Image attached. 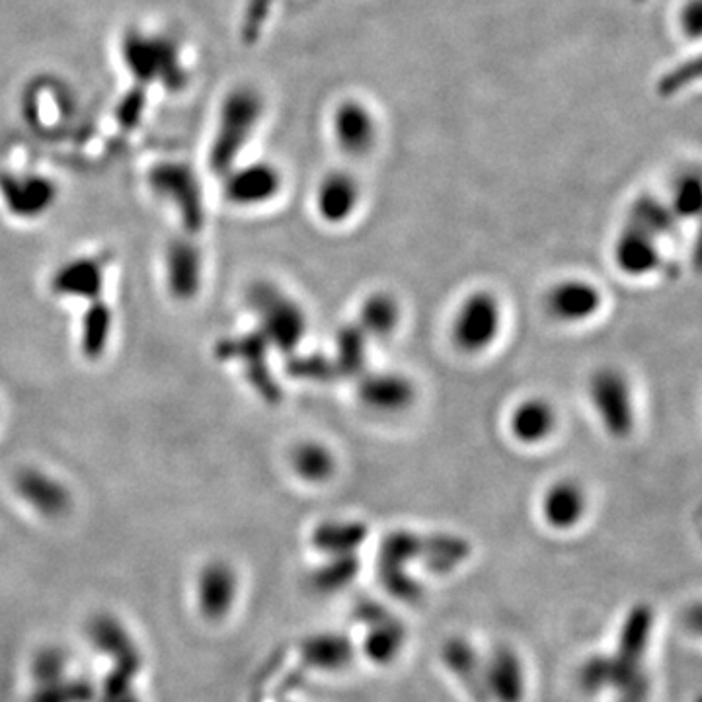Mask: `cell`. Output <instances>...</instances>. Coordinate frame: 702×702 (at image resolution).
<instances>
[{"instance_id": "cell-1", "label": "cell", "mask_w": 702, "mask_h": 702, "mask_svg": "<svg viewBox=\"0 0 702 702\" xmlns=\"http://www.w3.org/2000/svg\"><path fill=\"white\" fill-rule=\"evenodd\" d=\"M119 55L137 85L149 88L159 85L166 93H182L190 80L179 43L166 34H149L129 28L121 35Z\"/></svg>"}, {"instance_id": "cell-2", "label": "cell", "mask_w": 702, "mask_h": 702, "mask_svg": "<svg viewBox=\"0 0 702 702\" xmlns=\"http://www.w3.org/2000/svg\"><path fill=\"white\" fill-rule=\"evenodd\" d=\"M263 104L255 88L238 86L220 104L217 128L209 147V169L227 174L255 133L262 118Z\"/></svg>"}, {"instance_id": "cell-3", "label": "cell", "mask_w": 702, "mask_h": 702, "mask_svg": "<svg viewBox=\"0 0 702 702\" xmlns=\"http://www.w3.org/2000/svg\"><path fill=\"white\" fill-rule=\"evenodd\" d=\"M587 398L603 432L613 440H628L636 430L633 382L615 365H603L590 375Z\"/></svg>"}, {"instance_id": "cell-4", "label": "cell", "mask_w": 702, "mask_h": 702, "mask_svg": "<svg viewBox=\"0 0 702 702\" xmlns=\"http://www.w3.org/2000/svg\"><path fill=\"white\" fill-rule=\"evenodd\" d=\"M260 334L281 354L295 352L306 334V314L293 296L271 283H256L248 293Z\"/></svg>"}, {"instance_id": "cell-5", "label": "cell", "mask_w": 702, "mask_h": 702, "mask_svg": "<svg viewBox=\"0 0 702 702\" xmlns=\"http://www.w3.org/2000/svg\"><path fill=\"white\" fill-rule=\"evenodd\" d=\"M504 306L496 293L476 289L461 301L451 321V342L466 356L488 352L501 334Z\"/></svg>"}, {"instance_id": "cell-6", "label": "cell", "mask_w": 702, "mask_h": 702, "mask_svg": "<svg viewBox=\"0 0 702 702\" xmlns=\"http://www.w3.org/2000/svg\"><path fill=\"white\" fill-rule=\"evenodd\" d=\"M149 186L164 202L174 205L187 233L204 229V192L192 166L184 162H161L149 172Z\"/></svg>"}, {"instance_id": "cell-7", "label": "cell", "mask_w": 702, "mask_h": 702, "mask_svg": "<svg viewBox=\"0 0 702 702\" xmlns=\"http://www.w3.org/2000/svg\"><path fill=\"white\" fill-rule=\"evenodd\" d=\"M418 389L407 372L364 371L357 377V400L372 414L398 415L414 407Z\"/></svg>"}, {"instance_id": "cell-8", "label": "cell", "mask_w": 702, "mask_h": 702, "mask_svg": "<svg viewBox=\"0 0 702 702\" xmlns=\"http://www.w3.org/2000/svg\"><path fill=\"white\" fill-rule=\"evenodd\" d=\"M0 197L18 219H37L55 205L60 187L40 172H2Z\"/></svg>"}, {"instance_id": "cell-9", "label": "cell", "mask_w": 702, "mask_h": 702, "mask_svg": "<svg viewBox=\"0 0 702 702\" xmlns=\"http://www.w3.org/2000/svg\"><path fill=\"white\" fill-rule=\"evenodd\" d=\"M605 303L597 283L584 278H566L550 285L544 295V311L552 321L577 326L593 321Z\"/></svg>"}, {"instance_id": "cell-10", "label": "cell", "mask_w": 702, "mask_h": 702, "mask_svg": "<svg viewBox=\"0 0 702 702\" xmlns=\"http://www.w3.org/2000/svg\"><path fill=\"white\" fill-rule=\"evenodd\" d=\"M587 508V490L584 484L577 483L574 478H560L557 483L550 484L549 488L542 492L539 504L542 521L559 533H568L582 523Z\"/></svg>"}, {"instance_id": "cell-11", "label": "cell", "mask_w": 702, "mask_h": 702, "mask_svg": "<svg viewBox=\"0 0 702 702\" xmlns=\"http://www.w3.org/2000/svg\"><path fill=\"white\" fill-rule=\"evenodd\" d=\"M483 683L488 701H523L527 676L519 654L509 646H496L483 660Z\"/></svg>"}, {"instance_id": "cell-12", "label": "cell", "mask_w": 702, "mask_h": 702, "mask_svg": "<svg viewBox=\"0 0 702 702\" xmlns=\"http://www.w3.org/2000/svg\"><path fill=\"white\" fill-rule=\"evenodd\" d=\"M559 410L544 397H527L509 410L511 440L525 447L542 445L559 430Z\"/></svg>"}, {"instance_id": "cell-13", "label": "cell", "mask_w": 702, "mask_h": 702, "mask_svg": "<svg viewBox=\"0 0 702 702\" xmlns=\"http://www.w3.org/2000/svg\"><path fill=\"white\" fill-rule=\"evenodd\" d=\"M357 618L367 626L365 656L379 666H387L398 658L407 644V628L379 605L357 607Z\"/></svg>"}, {"instance_id": "cell-14", "label": "cell", "mask_w": 702, "mask_h": 702, "mask_svg": "<svg viewBox=\"0 0 702 702\" xmlns=\"http://www.w3.org/2000/svg\"><path fill=\"white\" fill-rule=\"evenodd\" d=\"M225 182V195L238 207H256L273 199L281 190V174L268 162H255L230 169Z\"/></svg>"}, {"instance_id": "cell-15", "label": "cell", "mask_w": 702, "mask_h": 702, "mask_svg": "<svg viewBox=\"0 0 702 702\" xmlns=\"http://www.w3.org/2000/svg\"><path fill=\"white\" fill-rule=\"evenodd\" d=\"M613 262L628 278H646L661 263L658 238L636 225H628L613 246Z\"/></svg>"}, {"instance_id": "cell-16", "label": "cell", "mask_w": 702, "mask_h": 702, "mask_svg": "<svg viewBox=\"0 0 702 702\" xmlns=\"http://www.w3.org/2000/svg\"><path fill=\"white\" fill-rule=\"evenodd\" d=\"M17 490L22 499L45 517H61L71 508V492L52 474L24 468L17 476Z\"/></svg>"}, {"instance_id": "cell-17", "label": "cell", "mask_w": 702, "mask_h": 702, "mask_svg": "<svg viewBox=\"0 0 702 702\" xmlns=\"http://www.w3.org/2000/svg\"><path fill=\"white\" fill-rule=\"evenodd\" d=\"M268 342L263 339L260 332L246 334L240 338L223 339L217 344V356L223 359H240L245 364L248 379L252 381L256 390L262 392L263 398H273L278 395L276 385L271 381L270 371L266 367V352Z\"/></svg>"}, {"instance_id": "cell-18", "label": "cell", "mask_w": 702, "mask_h": 702, "mask_svg": "<svg viewBox=\"0 0 702 702\" xmlns=\"http://www.w3.org/2000/svg\"><path fill=\"white\" fill-rule=\"evenodd\" d=\"M202 252L190 240H174L166 250V283L179 301H192L202 288Z\"/></svg>"}, {"instance_id": "cell-19", "label": "cell", "mask_w": 702, "mask_h": 702, "mask_svg": "<svg viewBox=\"0 0 702 702\" xmlns=\"http://www.w3.org/2000/svg\"><path fill=\"white\" fill-rule=\"evenodd\" d=\"M237 597V574L225 562H212L202 570L197 580L199 609L209 620L229 613Z\"/></svg>"}, {"instance_id": "cell-20", "label": "cell", "mask_w": 702, "mask_h": 702, "mask_svg": "<svg viewBox=\"0 0 702 702\" xmlns=\"http://www.w3.org/2000/svg\"><path fill=\"white\" fill-rule=\"evenodd\" d=\"M53 293L96 301L104 291V262L98 258H75L53 273Z\"/></svg>"}, {"instance_id": "cell-21", "label": "cell", "mask_w": 702, "mask_h": 702, "mask_svg": "<svg viewBox=\"0 0 702 702\" xmlns=\"http://www.w3.org/2000/svg\"><path fill=\"white\" fill-rule=\"evenodd\" d=\"M402 322V306L389 291H375L365 296L357 313V328L367 339H387L398 331Z\"/></svg>"}, {"instance_id": "cell-22", "label": "cell", "mask_w": 702, "mask_h": 702, "mask_svg": "<svg viewBox=\"0 0 702 702\" xmlns=\"http://www.w3.org/2000/svg\"><path fill=\"white\" fill-rule=\"evenodd\" d=\"M443 661L451 673L465 685L476 702H488L483 683V658L465 638H449L443 646Z\"/></svg>"}, {"instance_id": "cell-23", "label": "cell", "mask_w": 702, "mask_h": 702, "mask_svg": "<svg viewBox=\"0 0 702 702\" xmlns=\"http://www.w3.org/2000/svg\"><path fill=\"white\" fill-rule=\"evenodd\" d=\"M357 199H359V190L354 179L336 172L326 176L318 187L316 209L321 213L322 220L331 225H342L356 212Z\"/></svg>"}, {"instance_id": "cell-24", "label": "cell", "mask_w": 702, "mask_h": 702, "mask_svg": "<svg viewBox=\"0 0 702 702\" xmlns=\"http://www.w3.org/2000/svg\"><path fill=\"white\" fill-rule=\"evenodd\" d=\"M651 630H654V609L650 605L640 603L628 611V615L623 620L615 654L628 663L644 666V658L650 646Z\"/></svg>"}, {"instance_id": "cell-25", "label": "cell", "mask_w": 702, "mask_h": 702, "mask_svg": "<svg viewBox=\"0 0 702 702\" xmlns=\"http://www.w3.org/2000/svg\"><path fill=\"white\" fill-rule=\"evenodd\" d=\"M301 658L309 668L339 671L354 660V646L347 636L318 635L309 638L301 648Z\"/></svg>"}, {"instance_id": "cell-26", "label": "cell", "mask_w": 702, "mask_h": 702, "mask_svg": "<svg viewBox=\"0 0 702 702\" xmlns=\"http://www.w3.org/2000/svg\"><path fill=\"white\" fill-rule=\"evenodd\" d=\"M291 468L305 483L324 484L334 476L338 463L328 445L321 441H303L291 453Z\"/></svg>"}, {"instance_id": "cell-27", "label": "cell", "mask_w": 702, "mask_h": 702, "mask_svg": "<svg viewBox=\"0 0 702 702\" xmlns=\"http://www.w3.org/2000/svg\"><path fill=\"white\" fill-rule=\"evenodd\" d=\"M367 539V527L359 521H326L314 529V549L326 557L354 554Z\"/></svg>"}, {"instance_id": "cell-28", "label": "cell", "mask_w": 702, "mask_h": 702, "mask_svg": "<svg viewBox=\"0 0 702 702\" xmlns=\"http://www.w3.org/2000/svg\"><path fill=\"white\" fill-rule=\"evenodd\" d=\"M111 326H114V314H111L110 306L102 303L100 299H96L90 303L85 318H83L80 344H83L86 357L96 359V357L102 356L111 336Z\"/></svg>"}, {"instance_id": "cell-29", "label": "cell", "mask_w": 702, "mask_h": 702, "mask_svg": "<svg viewBox=\"0 0 702 702\" xmlns=\"http://www.w3.org/2000/svg\"><path fill=\"white\" fill-rule=\"evenodd\" d=\"M93 640L100 650L114 656L116 663H139L141 656L137 651L136 644L131 642L128 633L119 626L118 620L110 617H100L93 623Z\"/></svg>"}, {"instance_id": "cell-30", "label": "cell", "mask_w": 702, "mask_h": 702, "mask_svg": "<svg viewBox=\"0 0 702 702\" xmlns=\"http://www.w3.org/2000/svg\"><path fill=\"white\" fill-rule=\"evenodd\" d=\"M336 133L339 144L349 153H361L372 139L371 119L361 106L347 104L336 116Z\"/></svg>"}, {"instance_id": "cell-31", "label": "cell", "mask_w": 702, "mask_h": 702, "mask_svg": "<svg viewBox=\"0 0 702 702\" xmlns=\"http://www.w3.org/2000/svg\"><path fill=\"white\" fill-rule=\"evenodd\" d=\"M357 572H359V562L356 554L331 557L321 570L314 572L313 584L318 592H338L354 582Z\"/></svg>"}, {"instance_id": "cell-32", "label": "cell", "mask_w": 702, "mask_h": 702, "mask_svg": "<svg viewBox=\"0 0 702 702\" xmlns=\"http://www.w3.org/2000/svg\"><path fill=\"white\" fill-rule=\"evenodd\" d=\"M365 347H367V336L364 332L354 326H347L339 332L338 342H336V361H338L342 371L347 375H361L365 365Z\"/></svg>"}, {"instance_id": "cell-33", "label": "cell", "mask_w": 702, "mask_h": 702, "mask_svg": "<svg viewBox=\"0 0 702 702\" xmlns=\"http://www.w3.org/2000/svg\"><path fill=\"white\" fill-rule=\"evenodd\" d=\"M630 223L640 229L648 230L654 237L660 238L673 227V213L654 199H640L633 209Z\"/></svg>"}, {"instance_id": "cell-34", "label": "cell", "mask_w": 702, "mask_h": 702, "mask_svg": "<svg viewBox=\"0 0 702 702\" xmlns=\"http://www.w3.org/2000/svg\"><path fill=\"white\" fill-rule=\"evenodd\" d=\"M93 687L85 681H52L43 683L34 702H88L93 699Z\"/></svg>"}, {"instance_id": "cell-35", "label": "cell", "mask_w": 702, "mask_h": 702, "mask_svg": "<svg viewBox=\"0 0 702 702\" xmlns=\"http://www.w3.org/2000/svg\"><path fill=\"white\" fill-rule=\"evenodd\" d=\"M701 75V60L694 57V60L687 61L683 65L669 71L666 77L661 78L658 90L661 96H673L679 93L681 88H685L687 85H691L693 80H696Z\"/></svg>"}, {"instance_id": "cell-36", "label": "cell", "mask_w": 702, "mask_h": 702, "mask_svg": "<svg viewBox=\"0 0 702 702\" xmlns=\"http://www.w3.org/2000/svg\"><path fill=\"white\" fill-rule=\"evenodd\" d=\"M273 0H248L246 2L245 20H242V40L255 43L262 34L263 24L270 17Z\"/></svg>"}, {"instance_id": "cell-37", "label": "cell", "mask_w": 702, "mask_h": 702, "mask_svg": "<svg viewBox=\"0 0 702 702\" xmlns=\"http://www.w3.org/2000/svg\"><path fill=\"white\" fill-rule=\"evenodd\" d=\"M144 106H147V88L136 85L119 104V123L123 128H136L139 119L143 118Z\"/></svg>"}, {"instance_id": "cell-38", "label": "cell", "mask_w": 702, "mask_h": 702, "mask_svg": "<svg viewBox=\"0 0 702 702\" xmlns=\"http://www.w3.org/2000/svg\"><path fill=\"white\" fill-rule=\"evenodd\" d=\"M677 215L681 217H693L701 209V186L699 180L687 179L679 184L676 192V204H673Z\"/></svg>"}, {"instance_id": "cell-39", "label": "cell", "mask_w": 702, "mask_h": 702, "mask_svg": "<svg viewBox=\"0 0 702 702\" xmlns=\"http://www.w3.org/2000/svg\"><path fill=\"white\" fill-rule=\"evenodd\" d=\"M63 669H65V660L61 658V654H55V651L43 654L42 658L35 661V677L40 679L42 685L61 679Z\"/></svg>"}, {"instance_id": "cell-40", "label": "cell", "mask_w": 702, "mask_h": 702, "mask_svg": "<svg viewBox=\"0 0 702 702\" xmlns=\"http://www.w3.org/2000/svg\"><path fill=\"white\" fill-rule=\"evenodd\" d=\"M701 2L694 0L693 4L687 9L685 12V26L689 34L699 35L701 32Z\"/></svg>"}]
</instances>
